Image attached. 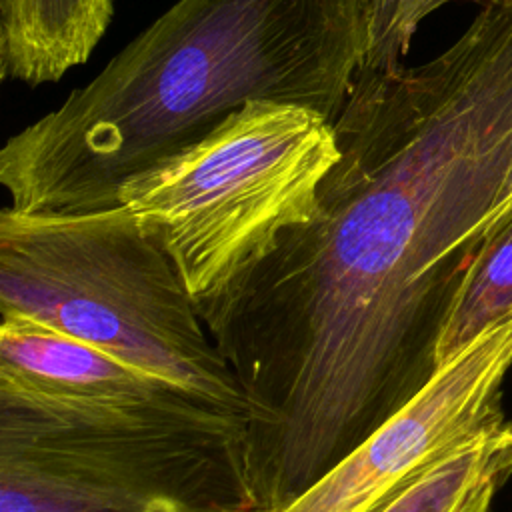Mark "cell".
Instances as JSON below:
<instances>
[{"label": "cell", "mask_w": 512, "mask_h": 512, "mask_svg": "<svg viewBox=\"0 0 512 512\" xmlns=\"http://www.w3.org/2000/svg\"><path fill=\"white\" fill-rule=\"evenodd\" d=\"M512 198V170H510V176H508V180H506V186H504V190H502V202H500V206L504 204V202H508ZM500 210V208H498Z\"/></svg>", "instance_id": "obj_12"}, {"label": "cell", "mask_w": 512, "mask_h": 512, "mask_svg": "<svg viewBox=\"0 0 512 512\" xmlns=\"http://www.w3.org/2000/svg\"><path fill=\"white\" fill-rule=\"evenodd\" d=\"M512 316L434 368L366 438L292 498L252 512H374L424 468L506 420Z\"/></svg>", "instance_id": "obj_6"}, {"label": "cell", "mask_w": 512, "mask_h": 512, "mask_svg": "<svg viewBox=\"0 0 512 512\" xmlns=\"http://www.w3.org/2000/svg\"><path fill=\"white\" fill-rule=\"evenodd\" d=\"M114 16V0H0V74L38 86L84 64Z\"/></svg>", "instance_id": "obj_8"}, {"label": "cell", "mask_w": 512, "mask_h": 512, "mask_svg": "<svg viewBox=\"0 0 512 512\" xmlns=\"http://www.w3.org/2000/svg\"><path fill=\"white\" fill-rule=\"evenodd\" d=\"M418 66L358 68L332 126L340 158L210 326L258 408L252 490L280 504L420 388L460 278L512 170V0H478Z\"/></svg>", "instance_id": "obj_1"}, {"label": "cell", "mask_w": 512, "mask_h": 512, "mask_svg": "<svg viewBox=\"0 0 512 512\" xmlns=\"http://www.w3.org/2000/svg\"><path fill=\"white\" fill-rule=\"evenodd\" d=\"M512 478V418L424 468L374 512H490Z\"/></svg>", "instance_id": "obj_9"}, {"label": "cell", "mask_w": 512, "mask_h": 512, "mask_svg": "<svg viewBox=\"0 0 512 512\" xmlns=\"http://www.w3.org/2000/svg\"><path fill=\"white\" fill-rule=\"evenodd\" d=\"M0 310L78 336L240 416L258 408L204 330L158 236L122 204L0 212Z\"/></svg>", "instance_id": "obj_3"}, {"label": "cell", "mask_w": 512, "mask_h": 512, "mask_svg": "<svg viewBox=\"0 0 512 512\" xmlns=\"http://www.w3.org/2000/svg\"><path fill=\"white\" fill-rule=\"evenodd\" d=\"M368 42V0H176L88 84L0 150L8 208L94 210L250 100L334 122Z\"/></svg>", "instance_id": "obj_2"}, {"label": "cell", "mask_w": 512, "mask_h": 512, "mask_svg": "<svg viewBox=\"0 0 512 512\" xmlns=\"http://www.w3.org/2000/svg\"><path fill=\"white\" fill-rule=\"evenodd\" d=\"M512 316V198L486 226L440 324L434 368Z\"/></svg>", "instance_id": "obj_10"}, {"label": "cell", "mask_w": 512, "mask_h": 512, "mask_svg": "<svg viewBox=\"0 0 512 512\" xmlns=\"http://www.w3.org/2000/svg\"><path fill=\"white\" fill-rule=\"evenodd\" d=\"M252 434L182 426L70 428L0 416V512L256 510Z\"/></svg>", "instance_id": "obj_5"}, {"label": "cell", "mask_w": 512, "mask_h": 512, "mask_svg": "<svg viewBox=\"0 0 512 512\" xmlns=\"http://www.w3.org/2000/svg\"><path fill=\"white\" fill-rule=\"evenodd\" d=\"M340 158L320 112L250 100L210 134L128 178L118 204L152 230L212 326L284 236L308 224Z\"/></svg>", "instance_id": "obj_4"}, {"label": "cell", "mask_w": 512, "mask_h": 512, "mask_svg": "<svg viewBox=\"0 0 512 512\" xmlns=\"http://www.w3.org/2000/svg\"><path fill=\"white\" fill-rule=\"evenodd\" d=\"M0 416L44 426L252 428L48 322L0 310Z\"/></svg>", "instance_id": "obj_7"}, {"label": "cell", "mask_w": 512, "mask_h": 512, "mask_svg": "<svg viewBox=\"0 0 512 512\" xmlns=\"http://www.w3.org/2000/svg\"><path fill=\"white\" fill-rule=\"evenodd\" d=\"M450 0H368V42L360 68L402 64L420 22Z\"/></svg>", "instance_id": "obj_11"}]
</instances>
